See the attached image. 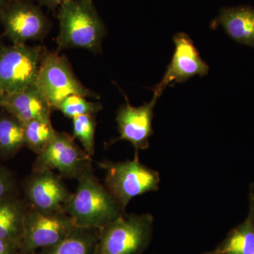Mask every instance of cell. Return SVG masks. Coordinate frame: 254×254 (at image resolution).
<instances>
[{
	"instance_id": "obj_20",
	"label": "cell",
	"mask_w": 254,
	"mask_h": 254,
	"mask_svg": "<svg viewBox=\"0 0 254 254\" xmlns=\"http://www.w3.org/2000/svg\"><path fill=\"white\" fill-rule=\"evenodd\" d=\"M73 120V137L81 142L85 151L90 156L95 155V132L96 121L94 115H84Z\"/></svg>"
},
{
	"instance_id": "obj_25",
	"label": "cell",
	"mask_w": 254,
	"mask_h": 254,
	"mask_svg": "<svg viewBox=\"0 0 254 254\" xmlns=\"http://www.w3.org/2000/svg\"><path fill=\"white\" fill-rule=\"evenodd\" d=\"M7 0H0V16H1V11L4 9V6L7 4Z\"/></svg>"
},
{
	"instance_id": "obj_28",
	"label": "cell",
	"mask_w": 254,
	"mask_h": 254,
	"mask_svg": "<svg viewBox=\"0 0 254 254\" xmlns=\"http://www.w3.org/2000/svg\"><path fill=\"white\" fill-rule=\"evenodd\" d=\"M8 1H32L33 0H7Z\"/></svg>"
},
{
	"instance_id": "obj_26",
	"label": "cell",
	"mask_w": 254,
	"mask_h": 254,
	"mask_svg": "<svg viewBox=\"0 0 254 254\" xmlns=\"http://www.w3.org/2000/svg\"><path fill=\"white\" fill-rule=\"evenodd\" d=\"M5 96H6V94H5L4 92L2 91V90L0 88V107H1L3 103H4Z\"/></svg>"
},
{
	"instance_id": "obj_23",
	"label": "cell",
	"mask_w": 254,
	"mask_h": 254,
	"mask_svg": "<svg viewBox=\"0 0 254 254\" xmlns=\"http://www.w3.org/2000/svg\"><path fill=\"white\" fill-rule=\"evenodd\" d=\"M20 245L16 242L0 238V254H19Z\"/></svg>"
},
{
	"instance_id": "obj_5",
	"label": "cell",
	"mask_w": 254,
	"mask_h": 254,
	"mask_svg": "<svg viewBox=\"0 0 254 254\" xmlns=\"http://www.w3.org/2000/svg\"><path fill=\"white\" fill-rule=\"evenodd\" d=\"M35 85L53 110H58L62 102L71 95L95 99L100 98L82 84L73 73L67 59L58 53L45 54Z\"/></svg>"
},
{
	"instance_id": "obj_16",
	"label": "cell",
	"mask_w": 254,
	"mask_h": 254,
	"mask_svg": "<svg viewBox=\"0 0 254 254\" xmlns=\"http://www.w3.org/2000/svg\"><path fill=\"white\" fill-rule=\"evenodd\" d=\"M100 230L76 227L64 240L33 254H95Z\"/></svg>"
},
{
	"instance_id": "obj_6",
	"label": "cell",
	"mask_w": 254,
	"mask_h": 254,
	"mask_svg": "<svg viewBox=\"0 0 254 254\" xmlns=\"http://www.w3.org/2000/svg\"><path fill=\"white\" fill-rule=\"evenodd\" d=\"M45 53L41 47H0V88L14 94L36 84Z\"/></svg>"
},
{
	"instance_id": "obj_24",
	"label": "cell",
	"mask_w": 254,
	"mask_h": 254,
	"mask_svg": "<svg viewBox=\"0 0 254 254\" xmlns=\"http://www.w3.org/2000/svg\"><path fill=\"white\" fill-rule=\"evenodd\" d=\"M66 0H38V2L43 6H46L48 9L55 10L59 7Z\"/></svg>"
},
{
	"instance_id": "obj_11",
	"label": "cell",
	"mask_w": 254,
	"mask_h": 254,
	"mask_svg": "<svg viewBox=\"0 0 254 254\" xmlns=\"http://www.w3.org/2000/svg\"><path fill=\"white\" fill-rule=\"evenodd\" d=\"M23 191L30 206L46 212H64L72 194L63 178L50 170L32 172L23 182Z\"/></svg>"
},
{
	"instance_id": "obj_8",
	"label": "cell",
	"mask_w": 254,
	"mask_h": 254,
	"mask_svg": "<svg viewBox=\"0 0 254 254\" xmlns=\"http://www.w3.org/2000/svg\"><path fill=\"white\" fill-rule=\"evenodd\" d=\"M91 166V157L76 144L74 138L56 131L49 144L37 156L33 171L56 170L63 179L78 180Z\"/></svg>"
},
{
	"instance_id": "obj_17",
	"label": "cell",
	"mask_w": 254,
	"mask_h": 254,
	"mask_svg": "<svg viewBox=\"0 0 254 254\" xmlns=\"http://www.w3.org/2000/svg\"><path fill=\"white\" fill-rule=\"evenodd\" d=\"M245 221L227 235L216 250L220 254H254V194Z\"/></svg>"
},
{
	"instance_id": "obj_7",
	"label": "cell",
	"mask_w": 254,
	"mask_h": 254,
	"mask_svg": "<svg viewBox=\"0 0 254 254\" xmlns=\"http://www.w3.org/2000/svg\"><path fill=\"white\" fill-rule=\"evenodd\" d=\"M65 212H46L30 206L24 220V235L19 254H33L37 251L59 243L76 227Z\"/></svg>"
},
{
	"instance_id": "obj_3",
	"label": "cell",
	"mask_w": 254,
	"mask_h": 254,
	"mask_svg": "<svg viewBox=\"0 0 254 254\" xmlns=\"http://www.w3.org/2000/svg\"><path fill=\"white\" fill-rule=\"evenodd\" d=\"M153 215L127 214L100 229L95 254H141L151 242Z\"/></svg>"
},
{
	"instance_id": "obj_18",
	"label": "cell",
	"mask_w": 254,
	"mask_h": 254,
	"mask_svg": "<svg viewBox=\"0 0 254 254\" xmlns=\"http://www.w3.org/2000/svg\"><path fill=\"white\" fill-rule=\"evenodd\" d=\"M24 146L23 124L9 114L0 117V158H11Z\"/></svg>"
},
{
	"instance_id": "obj_15",
	"label": "cell",
	"mask_w": 254,
	"mask_h": 254,
	"mask_svg": "<svg viewBox=\"0 0 254 254\" xmlns=\"http://www.w3.org/2000/svg\"><path fill=\"white\" fill-rule=\"evenodd\" d=\"M215 23L222 26L235 41L254 47V9L252 8H225L221 10Z\"/></svg>"
},
{
	"instance_id": "obj_27",
	"label": "cell",
	"mask_w": 254,
	"mask_h": 254,
	"mask_svg": "<svg viewBox=\"0 0 254 254\" xmlns=\"http://www.w3.org/2000/svg\"><path fill=\"white\" fill-rule=\"evenodd\" d=\"M203 254H220V252H219L218 250H215L211 251V252H206V253H204Z\"/></svg>"
},
{
	"instance_id": "obj_4",
	"label": "cell",
	"mask_w": 254,
	"mask_h": 254,
	"mask_svg": "<svg viewBox=\"0 0 254 254\" xmlns=\"http://www.w3.org/2000/svg\"><path fill=\"white\" fill-rule=\"evenodd\" d=\"M98 165L105 172V186L123 210L137 195L159 190L160 174L140 163L138 155L132 160H105Z\"/></svg>"
},
{
	"instance_id": "obj_10",
	"label": "cell",
	"mask_w": 254,
	"mask_h": 254,
	"mask_svg": "<svg viewBox=\"0 0 254 254\" xmlns=\"http://www.w3.org/2000/svg\"><path fill=\"white\" fill-rule=\"evenodd\" d=\"M175 50L163 79L153 89L155 96L162 95L167 87L184 83L195 76H203L208 72L209 66L201 59L198 50L188 35L178 33L173 37Z\"/></svg>"
},
{
	"instance_id": "obj_22",
	"label": "cell",
	"mask_w": 254,
	"mask_h": 254,
	"mask_svg": "<svg viewBox=\"0 0 254 254\" xmlns=\"http://www.w3.org/2000/svg\"><path fill=\"white\" fill-rule=\"evenodd\" d=\"M17 193V183L14 175L0 165V200Z\"/></svg>"
},
{
	"instance_id": "obj_21",
	"label": "cell",
	"mask_w": 254,
	"mask_h": 254,
	"mask_svg": "<svg viewBox=\"0 0 254 254\" xmlns=\"http://www.w3.org/2000/svg\"><path fill=\"white\" fill-rule=\"evenodd\" d=\"M102 108L103 106L99 102L88 101L81 95H71L62 102L58 110L66 118L73 119L80 115H95Z\"/></svg>"
},
{
	"instance_id": "obj_1",
	"label": "cell",
	"mask_w": 254,
	"mask_h": 254,
	"mask_svg": "<svg viewBox=\"0 0 254 254\" xmlns=\"http://www.w3.org/2000/svg\"><path fill=\"white\" fill-rule=\"evenodd\" d=\"M76 191L64 205L76 227L103 228L125 213L120 203L95 175L93 166L78 179Z\"/></svg>"
},
{
	"instance_id": "obj_14",
	"label": "cell",
	"mask_w": 254,
	"mask_h": 254,
	"mask_svg": "<svg viewBox=\"0 0 254 254\" xmlns=\"http://www.w3.org/2000/svg\"><path fill=\"white\" fill-rule=\"evenodd\" d=\"M29 208L18 193L0 200V238L21 245L24 235V220Z\"/></svg>"
},
{
	"instance_id": "obj_9",
	"label": "cell",
	"mask_w": 254,
	"mask_h": 254,
	"mask_svg": "<svg viewBox=\"0 0 254 254\" xmlns=\"http://www.w3.org/2000/svg\"><path fill=\"white\" fill-rule=\"evenodd\" d=\"M0 21L5 35L14 45L38 40L48 28V18L41 8L28 1H8Z\"/></svg>"
},
{
	"instance_id": "obj_29",
	"label": "cell",
	"mask_w": 254,
	"mask_h": 254,
	"mask_svg": "<svg viewBox=\"0 0 254 254\" xmlns=\"http://www.w3.org/2000/svg\"><path fill=\"white\" fill-rule=\"evenodd\" d=\"M0 47H1V46H0Z\"/></svg>"
},
{
	"instance_id": "obj_2",
	"label": "cell",
	"mask_w": 254,
	"mask_h": 254,
	"mask_svg": "<svg viewBox=\"0 0 254 254\" xmlns=\"http://www.w3.org/2000/svg\"><path fill=\"white\" fill-rule=\"evenodd\" d=\"M60 48H83L98 53L106 36L93 0H66L58 7Z\"/></svg>"
},
{
	"instance_id": "obj_19",
	"label": "cell",
	"mask_w": 254,
	"mask_h": 254,
	"mask_svg": "<svg viewBox=\"0 0 254 254\" xmlns=\"http://www.w3.org/2000/svg\"><path fill=\"white\" fill-rule=\"evenodd\" d=\"M26 146L37 155L49 144L56 131L53 128L51 118L36 119L23 124Z\"/></svg>"
},
{
	"instance_id": "obj_12",
	"label": "cell",
	"mask_w": 254,
	"mask_h": 254,
	"mask_svg": "<svg viewBox=\"0 0 254 254\" xmlns=\"http://www.w3.org/2000/svg\"><path fill=\"white\" fill-rule=\"evenodd\" d=\"M158 99V97L153 95L149 103L133 107L126 97V104L123 105L117 113L120 136L111 143L121 140L129 142L134 148L135 155H138L139 150L149 148V138L153 134L152 122Z\"/></svg>"
},
{
	"instance_id": "obj_13",
	"label": "cell",
	"mask_w": 254,
	"mask_h": 254,
	"mask_svg": "<svg viewBox=\"0 0 254 254\" xmlns=\"http://www.w3.org/2000/svg\"><path fill=\"white\" fill-rule=\"evenodd\" d=\"M1 108L22 124L36 119L51 118L53 110L36 85L24 91L6 95Z\"/></svg>"
}]
</instances>
